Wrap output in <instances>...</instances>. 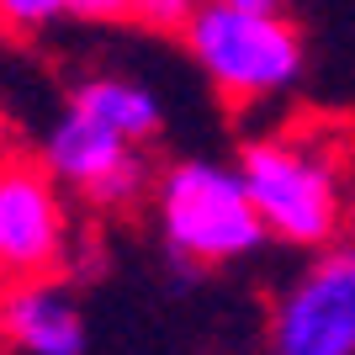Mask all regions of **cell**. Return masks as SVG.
<instances>
[{
	"label": "cell",
	"mask_w": 355,
	"mask_h": 355,
	"mask_svg": "<svg viewBox=\"0 0 355 355\" xmlns=\"http://www.w3.org/2000/svg\"><path fill=\"white\" fill-rule=\"evenodd\" d=\"M74 106L80 112H90L96 122H106V128H117L122 138H133V144H144V138L159 133V101H154V90L133 85V80H90V85L74 90Z\"/></svg>",
	"instance_id": "cell-8"
},
{
	"label": "cell",
	"mask_w": 355,
	"mask_h": 355,
	"mask_svg": "<svg viewBox=\"0 0 355 355\" xmlns=\"http://www.w3.org/2000/svg\"><path fill=\"white\" fill-rule=\"evenodd\" d=\"M64 202L59 175L43 159H0V282H37L64 260Z\"/></svg>",
	"instance_id": "cell-4"
},
{
	"label": "cell",
	"mask_w": 355,
	"mask_h": 355,
	"mask_svg": "<svg viewBox=\"0 0 355 355\" xmlns=\"http://www.w3.org/2000/svg\"><path fill=\"white\" fill-rule=\"evenodd\" d=\"M0 144H6V117H0Z\"/></svg>",
	"instance_id": "cell-13"
},
{
	"label": "cell",
	"mask_w": 355,
	"mask_h": 355,
	"mask_svg": "<svg viewBox=\"0 0 355 355\" xmlns=\"http://www.w3.org/2000/svg\"><path fill=\"white\" fill-rule=\"evenodd\" d=\"M239 175L254 196V212L266 223L270 239L318 250L340 234L345 223V191L340 170L313 138H254L239 154Z\"/></svg>",
	"instance_id": "cell-2"
},
{
	"label": "cell",
	"mask_w": 355,
	"mask_h": 355,
	"mask_svg": "<svg viewBox=\"0 0 355 355\" xmlns=\"http://www.w3.org/2000/svg\"><path fill=\"white\" fill-rule=\"evenodd\" d=\"M159 223L170 250L202 266H223L266 244V223L239 170L186 159L159 175Z\"/></svg>",
	"instance_id": "cell-3"
},
{
	"label": "cell",
	"mask_w": 355,
	"mask_h": 355,
	"mask_svg": "<svg viewBox=\"0 0 355 355\" xmlns=\"http://www.w3.org/2000/svg\"><path fill=\"white\" fill-rule=\"evenodd\" d=\"M0 334L27 355H80L85 350V318L59 286H48V276L6 286Z\"/></svg>",
	"instance_id": "cell-7"
},
{
	"label": "cell",
	"mask_w": 355,
	"mask_h": 355,
	"mask_svg": "<svg viewBox=\"0 0 355 355\" xmlns=\"http://www.w3.org/2000/svg\"><path fill=\"white\" fill-rule=\"evenodd\" d=\"M186 43L202 74L212 80V90L234 106L266 101L302 74V37L282 11L196 0L191 21H186Z\"/></svg>",
	"instance_id": "cell-1"
},
{
	"label": "cell",
	"mask_w": 355,
	"mask_h": 355,
	"mask_svg": "<svg viewBox=\"0 0 355 355\" xmlns=\"http://www.w3.org/2000/svg\"><path fill=\"white\" fill-rule=\"evenodd\" d=\"M59 11H64L59 0H0V27L32 32V27H43L48 16H59Z\"/></svg>",
	"instance_id": "cell-10"
},
{
	"label": "cell",
	"mask_w": 355,
	"mask_h": 355,
	"mask_svg": "<svg viewBox=\"0 0 355 355\" xmlns=\"http://www.w3.org/2000/svg\"><path fill=\"white\" fill-rule=\"evenodd\" d=\"M43 164L59 175V186L85 191L101 207H122L144 191V154L133 138H122L117 128L96 122L90 112L69 106V117H59V128L43 144Z\"/></svg>",
	"instance_id": "cell-6"
},
{
	"label": "cell",
	"mask_w": 355,
	"mask_h": 355,
	"mask_svg": "<svg viewBox=\"0 0 355 355\" xmlns=\"http://www.w3.org/2000/svg\"><path fill=\"white\" fill-rule=\"evenodd\" d=\"M196 0H133V21L144 27H159V32H186Z\"/></svg>",
	"instance_id": "cell-9"
},
{
	"label": "cell",
	"mask_w": 355,
	"mask_h": 355,
	"mask_svg": "<svg viewBox=\"0 0 355 355\" xmlns=\"http://www.w3.org/2000/svg\"><path fill=\"white\" fill-rule=\"evenodd\" d=\"M228 6H260V11H282V0H228Z\"/></svg>",
	"instance_id": "cell-12"
},
{
	"label": "cell",
	"mask_w": 355,
	"mask_h": 355,
	"mask_svg": "<svg viewBox=\"0 0 355 355\" xmlns=\"http://www.w3.org/2000/svg\"><path fill=\"white\" fill-rule=\"evenodd\" d=\"M282 355H355V250H334L282 297L270 318Z\"/></svg>",
	"instance_id": "cell-5"
},
{
	"label": "cell",
	"mask_w": 355,
	"mask_h": 355,
	"mask_svg": "<svg viewBox=\"0 0 355 355\" xmlns=\"http://www.w3.org/2000/svg\"><path fill=\"white\" fill-rule=\"evenodd\" d=\"M69 16H85V21H122L133 16V0H59Z\"/></svg>",
	"instance_id": "cell-11"
}]
</instances>
